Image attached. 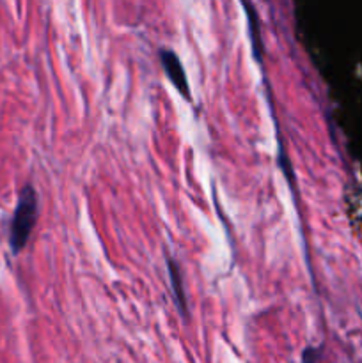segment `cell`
<instances>
[{
    "label": "cell",
    "instance_id": "obj_4",
    "mask_svg": "<svg viewBox=\"0 0 362 363\" xmlns=\"http://www.w3.org/2000/svg\"><path fill=\"white\" fill-rule=\"evenodd\" d=\"M245 7H247V16L248 21H251V32L254 34V57L258 62H261V41H259V27H258V16H256L254 7H251V4L245 2Z\"/></svg>",
    "mask_w": 362,
    "mask_h": 363
},
{
    "label": "cell",
    "instance_id": "obj_3",
    "mask_svg": "<svg viewBox=\"0 0 362 363\" xmlns=\"http://www.w3.org/2000/svg\"><path fill=\"white\" fill-rule=\"evenodd\" d=\"M167 272H169L170 287H172L174 303H176L180 314L183 315V318H188V303H187V293H185V286H183V275H181V269L180 266H177V262L170 257H167Z\"/></svg>",
    "mask_w": 362,
    "mask_h": 363
},
{
    "label": "cell",
    "instance_id": "obj_2",
    "mask_svg": "<svg viewBox=\"0 0 362 363\" xmlns=\"http://www.w3.org/2000/svg\"><path fill=\"white\" fill-rule=\"evenodd\" d=\"M160 60H162V66L163 69H165L167 77H169L170 84L177 89V92H180L185 99H190L188 78H187V73H185L180 57H177L172 50L162 48L160 50Z\"/></svg>",
    "mask_w": 362,
    "mask_h": 363
},
{
    "label": "cell",
    "instance_id": "obj_5",
    "mask_svg": "<svg viewBox=\"0 0 362 363\" xmlns=\"http://www.w3.org/2000/svg\"><path fill=\"white\" fill-rule=\"evenodd\" d=\"M302 363H319V351L314 347H307L302 354Z\"/></svg>",
    "mask_w": 362,
    "mask_h": 363
},
{
    "label": "cell",
    "instance_id": "obj_1",
    "mask_svg": "<svg viewBox=\"0 0 362 363\" xmlns=\"http://www.w3.org/2000/svg\"><path fill=\"white\" fill-rule=\"evenodd\" d=\"M35 220H38V195H35L34 188L27 184L21 190L13 220H11L9 245L14 254H20L27 247Z\"/></svg>",
    "mask_w": 362,
    "mask_h": 363
}]
</instances>
